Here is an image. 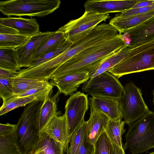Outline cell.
Returning <instances> with one entry per match:
<instances>
[{"instance_id":"1","label":"cell","mask_w":154,"mask_h":154,"mask_svg":"<svg viewBox=\"0 0 154 154\" xmlns=\"http://www.w3.org/2000/svg\"><path fill=\"white\" fill-rule=\"evenodd\" d=\"M120 35L88 48L73 56L61 65L49 79L83 71L90 73L107 57L127 45Z\"/></svg>"},{"instance_id":"2","label":"cell","mask_w":154,"mask_h":154,"mask_svg":"<svg viewBox=\"0 0 154 154\" xmlns=\"http://www.w3.org/2000/svg\"><path fill=\"white\" fill-rule=\"evenodd\" d=\"M45 98L37 99L28 104L16 124V140L23 154H34L37 150L40 137L39 115Z\"/></svg>"},{"instance_id":"3","label":"cell","mask_w":154,"mask_h":154,"mask_svg":"<svg viewBox=\"0 0 154 154\" xmlns=\"http://www.w3.org/2000/svg\"><path fill=\"white\" fill-rule=\"evenodd\" d=\"M128 47L126 57L109 72L118 79L126 74L154 69V38Z\"/></svg>"},{"instance_id":"4","label":"cell","mask_w":154,"mask_h":154,"mask_svg":"<svg viewBox=\"0 0 154 154\" xmlns=\"http://www.w3.org/2000/svg\"><path fill=\"white\" fill-rule=\"evenodd\" d=\"M123 148L132 154H141L154 148V112L149 111L128 125Z\"/></svg>"},{"instance_id":"5","label":"cell","mask_w":154,"mask_h":154,"mask_svg":"<svg viewBox=\"0 0 154 154\" xmlns=\"http://www.w3.org/2000/svg\"><path fill=\"white\" fill-rule=\"evenodd\" d=\"M60 0H9L0 2V11L10 17H43L51 14L60 6Z\"/></svg>"},{"instance_id":"6","label":"cell","mask_w":154,"mask_h":154,"mask_svg":"<svg viewBox=\"0 0 154 154\" xmlns=\"http://www.w3.org/2000/svg\"><path fill=\"white\" fill-rule=\"evenodd\" d=\"M124 121L128 125L149 111L142 97L140 89L132 82L125 84L124 92L119 99Z\"/></svg>"},{"instance_id":"7","label":"cell","mask_w":154,"mask_h":154,"mask_svg":"<svg viewBox=\"0 0 154 154\" xmlns=\"http://www.w3.org/2000/svg\"><path fill=\"white\" fill-rule=\"evenodd\" d=\"M110 17L109 13L86 11L81 17L70 20L58 30L63 33L66 39L73 43L82 38L100 23Z\"/></svg>"},{"instance_id":"8","label":"cell","mask_w":154,"mask_h":154,"mask_svg":"<svg viewBox=\"0 0 154 154\" xmlns=\"http://www.w3.org/2000/svg\"><path fill=\"white\" fill-rule=\"evenodd\" d=\"M82 90L91 96L119 99L124 93V87L117 77L106 71L89 79Z\"/></svg>"},{"instance_id":"9","label":"cell","mask_w":154,"mask_h":154,"mask_svg":"<svg viewBox=\"0 0 154 154\" xmlns=\"http://www.w3.org/2000/svg\"><path fill=\"white\" fill-rule=\"evenodd\" d=\"M88 95L78 91L70 95L65 106V113L68 137L84 121L85 114L88 108Z\"/></svg>"},{"instance_id":"10","label":"cell","mask_w":154,"mask_h":154,"mask_svg":"<svg viewBox=\"0 0 154 154\" xmlns=\"http://www.w3.org/2000/svg\"><path fill=\"white\" fill-rule=\"evenodd\" d=\"M139 0H88L84 4L85 11H90L100 14L122 13L131 9Z\"/></svg>"},{"instance_id":"11","label":"cell","mask_w":154,"mask_h":154,"mask_svg":"<svg viewBox=\"0 0 154 154\" xmlns=\"http://www.w3.org/2000/svg\"><path fill=\"white\" fill-rule=\"evenodd\" d=\"M54 32L39 31L31 36L23 46L16 49L18 63L21 67H29L32 61L34 54L39 46Z\"/></svg>"},{"instance_id":"12","label":"cell","mask_w":154,"mask_h":154,"mask_svg":"<svg viewBox=\"0 0 154 154\" xmlns=\"http://www.w3.org/2000/svg\"><path fill=\"white\" fill-rule=\"evenodd\" d=\"M123 33L120 37L128 46L154 38V16Z\"/></svg>"},{"instance_id":"13","label":"cell","mask_w":154,"mask_h":154,"mask_svg":"<svg viewBox=\"0 0 154 154\" xmlns=\"http://www.w3.org/2000/svg\"><path fill=\"white\" fill-rule=\"evenodd\" d=\"M90 73L83 71L72 73L50 79V84L56 86L60 93L72 95L76 91L79 85L89 79Z\"/></svg>"},{"instance_id":"14","label":"cell","mask_w":154,"mask_h":154,"mask_svg":"<svg viewBox=\"0 0 154 154\" xmlns=\"http://www.w3.org/2000/svg\"><path fill=\"white\" fill-rule=\"evenodd\" d=\"M119 99L111 97L92 96L89 99L91 108L100 112L110 119L117 120L123 118Z\"/></svg>"},{"instance_id":"15","label":"cell","mask_w":154,"mask_h":154,"mask_svg":"<svg viewBox=\"0 0 154 154\" xmlns=\"http://www.w3.org/2000/svg\"><path fill=\"white\" fill-rule=\"evenodd\" d=\"M42 132L60 143L63 146L64 152H66L69 140L65 113L61 116H56L53 118Z\"/></svg>"},{"instance_id":"16","label":"cell","mask_w":154,"mask_h":154,"mask_svg":"<svg viewBox=\"0 0 154 154\" xmlns=\"http://www.w3.org/2000/svg\"><path fill=\"white\" fill-rule=\"evenodd\" d=\"M90 112L89 118L87 121L84 138L86 141L94 145L105 131L109 119L103 113L91 108Z\"/></svg>"},{"instance_id":"17","label":"cell","mask_w":154,"mask_h":154,"mask_svg":"<svg viewBox=\"0 0 154 154\" xmlns=\"http://www.w3.org/2000/svg\"><path fill=\"white\" fill-rule=\"evenodd\" d=\"M0 25L11 28L16 30L18 34L29 37L40 31L38 24L36 19L32 18L0 17Z\"/></svg>"},{"instance_id":"18","label":"cell","mask_w":154,"mask_h":154,"mask_svg":"<svg viewBox=\"0 0 154 154\" xmlns=\"http://www.w3.org/2000/svg\"><path fill=\"white\" fill-rule=\"evenodd\" d=\"M154 16V10L148 12L124 18L115 16L109 21V24L122 33L134 27Z\"/></svg>"},{"instance_id":"19","label":"cell","mask_w":154,"mask_h":154,"mask_svg":"<svg viewBox=\"0 0 154 154\" xmlns=\"http://www.w3.org/2000/svg\"><path fill=\"white\" fill-rule=\"evenodd\" d=\"M128 51V47L126 45L121 49L109 55L90 73L89 79L108 71L117 65L126 57Z\"/></svg>"},{"instance_id":"20","label":"cell","mask_w":154,"mask_h":154,"mask_svg":"<svg viewBox=\"0 0 154 154\" xmlns=\"http://www.w3.org/2000/svg\"><path fill=\"white\" fill-rule=\"evenodd\" d=\"M66 40L63 33L57 30L37 48L33 57L36 60L58 47Z\"/></svg>"},{"instance_id":"21","label":"cell","mask_w":154,"mask_h":154,"mask_svg":"<svg viewBox=\"0 0 154 154\" xmlns=\"http://www.w3.org/2000/svg\"><path fill=\"white\" fill-rule=\"evenodd\" d=\"M55 100L49 96L45 99L41 106L39 115L40 132L43 131L53 118L58 115Z\"/></svg>"},{"instance_id":"22","label":"cell","mask_w":154,"mask_h":154,"mask_svg":"<svg viewBox=\"0 0 154 154\" xmlns=\"http://www.w3.org/2000/svg\"><path fill=\"white\" fill-rule=\"evenodd\" d=\"M50 84L48 81L17 77L13 79V90L15 97L29 90Z\"/></svg>"},{"instance_id":"23","label":"cell","mask_w":154,"mask_h":154,"mask_svg":"<svg viewBox=\"0 0 154 154\" xmlns=\"http://www.w3.org/2000/svg\"><path fill=\"white\" fill-rule=\"evenodd\" d=\"M125 122L122 119H109L106 127V131L111 143L123 148L122 136L126 130Z\"/></svg>"},{"instance_id":"24","label":"cell","mask_w":154,"mask_h":154,"mask_svg":"<svg viewBox=\"0 0 154 154\" xmlns=\"http://www.w3.org/2000/svg\"><path fill=\"white\" fill-rule=\"evenodd\" d=\"M46 97L38 95L24 97H13L3 103L0 108V115H3L18 107L24 106L37 99Z\"/></svg>"},{"instance_id":"25","label":"cell","mask_w":154,"mask_h":154,"mask_svg":"<svg viewBox=\"0 0 154 154\" xmlns=\"http://www.w3.org/2000/svg\"><path fill=\"white\" fill-rule=\"evenodd\" d=\"M0 68L13 71L20 70L16 49L0 48Z\"/></svg>"},{"instance_id":"26","label":"cell","mask_w":154,"mask_h":154,"mask_svg":"<svg viewBox=\"0 0 154 154\" xmlns=\"http://www.w3.org/2000/svg\"><path fill=\"white\" fill-rule=\"evenodd\" d=\"M40 133V137L37 149L41 148L45 154H64L63 146L60 143L44 132Z\"/></svg>"},{"instance_id":"27","label":"cell","mask_w":154,"mask_h":154,"mask_svg":"<svg viewBox=\"0 0 154 154\" xmlns=\"http://www.w3.org/2000/svg\"><path fill=\"white\" fill-rule=\"evenodd\" d=\"M14 132L0 136V154H23L17 143Z\"/></svg>"},{"instance_id":"28","label":"cell","mask_w":154,"mask_h":154,"mask_svg":"<svg viewBox=\"0 0 154 154\" xmlns=\"http://www.w3.org/2000/svg\"><path fill=\"white\" fill-rule=\"evenodd\" d=\"M30 38L18 34H0V48L16 49L23 46Z\"/></svg>"},{"instance_id":"29","label":"cell","mask_w":154,"mask_h":154,"mask_svg":"<svg viewBox=\"0 0 154 154\" xmlns=\"http://www.w3.org/2000/svg\"><path fill=\"white\" fill-rule=\"evenodd\" d=\"M87 122L84 121L73 132L70 138L66 154H76L84 138Z\"/></svg>"},{"instance_id":"30","label":"cell","mask_w":154,"mask_h":154,"mask_svg":"<svg viewBox=\"0 0 154 154\" xmlns=\"http://www.w3.org/2000/svg\"><path fill=\"white\" fill-rule=\"evenodd\" d=\"M72 43L66 39L57 48L52 51L38 59L33 60L29 67L36 66L46 62L57 57L65 52Z\"/></svg>"},{"instance_id":"31","label":"cell","mask_w":154,"mask_h":154,"mask_svg":"<svg viewBox=\"0 0 154 154\" xmlns=\"http://www.w3.org/2000/svg\"><path fill=\"white\" fill-rule=\"evenodd\" d=\"M111 143L105 131L94 144L93 154H110Z\"/></svg>"},{"instance_id":"32","label":"cell","mask_w":154,"mask_h":154,"mask_svg":"<svg viewBox=\"0 0 154 154\" xmlns=\"http://www.w3.org/2000/svg\"><path fill=\"white\" fill-rule=\"evenodd\" d=\"M13 79L0 78V96L3 102L14 96Z\"/></svg>"},{"instance_id":"33","label":"cell","mask_w":154,"mask_h":154,"mask_svg":"<svg viewBox=\"0 0 154 154\" xmlns=\"http://www.w3.org/2000/svg\"><path fill=\"white\" fill-rule=\"evenodd\" d=\"M154 10V3L151 5L146 7L131 9L125 12L117 14L115 16L120 18H124L146 13Z\"/></svg>"},{"instance_id":"34","label":"cell","mask_w":154,"mask_h":154,"mask_svg":"<svg viewBox=\"0 0 154 154\" xmlns=\"http://www.w3.org/2000/svg\"><path fill=\"white\" fill-rule=\"evenodd\" d=\"M94 145L87 141L85 138L76 154H93Z\"/></svg>"},{"instance_id":"35","label":"cell","mask_w":154,"mask_h":154,"mask_svg":"<svg viewBox=\"0 0 154 154\" xmlns=\"http://www.w3.org/2000/svg\"><path fill=\"white\" fill-rule=\"evenodd\" d=\"M16 125L9 123L0 124V136L5 135L14 132L16 129Z\"/></svg>"},{"instance_id":"36","label":"cell","mask_w":154,"mask_h":154,"mask_svg":"<svg viewBox=\"0 0 154 154\" xmlns=\"http://www.w3.org/2000/svg\"><path fill=\"white\" fill-rule=\"evenodd\" d=\"M19 71H13L0 68V78L12 79L18 77Z\"/></svg>"},{"instance_id":"37","label":"cell","mask_w":154,"mask_h":154,"mask_svg":"<svg viewBox=\"0 0 154 154\" xmlns=\"http://www.w3.org/2000/svg\"><path fill=\"white\" fill-rule=\"evenodd\" d=\"M110 154H125L123 148H121L115 144L111 143Z\"/></svg>"},{"instance_id":"38","label":"cell","mask_w":154,"mask_h":154,"mask_svg":"<svg viewBox=\"0 0 154 154\" xmlns=\"http://www.w3.org/2000/svg\"><path fill=\"white\" fill-rule=\"evenodd\" d=\"M0 34H16L17 32L14 29L5 26L0 25Z\"/></svg>"},{"instance_id":"39","label":"cell","mask_w":154,"mask_h":154,"mask_svg":"<svg viewBox=\"0 0 154 154\" xmlns=\"http://www.w3.org/2000/svg\"><path fill=\"white\" fill-rule=\"evenodd\" d=\"M154 3V0H139L131 9L146 7L151 5Z\"/></svg>"},{"instance_id":"40","label":"cell","mask_w":154,"mask_h":154,"mask_svg":"<svg viewBox=\"0 0 154 154\" xmlns=\"http://www.w3.org/2000/svg\"><path fill=\"white\" fill-rule=\"evenodd\" d=\"M34 154H45L43 150L40 148H38Z\"/></svg>"},{"instance_id":"41","label":"cell","mask_w":154,"mask_h":154,"mask_svg":"<svg viewBox=\"0 0 154 154\" xmlns=\"http://www.w3.org/2000/svg\"><path fill=\"white\" fill-rule=\"evenodd\" d=\"M153 103H154V91L153 92Z\"/></svg>"},{"instance_id":"42","label":"cell","mask_w":154,"mask_h":154,"mask_svg":"<svg viewBox=\"0 0 154 154\" xmlns=\"http://www.w3.org/2000/svg\"><path fill=\"white\" fill-rule=\"evenodd\" d=\"M149 154H154V151L149 153Z\"/></svg>"}]
</instances>
